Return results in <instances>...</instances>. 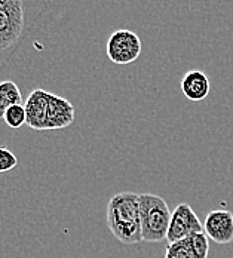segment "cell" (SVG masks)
<instances>
[{
	"label": "cell",
	"mask_w": 233,
	"mask_h": 258,
	"mask_svg": "<svg viewBox=\"0 0 233 258\" xmlns=\"http://www.w3.org/2000/svg\"><path fill=\"white\" fill-rule=\"evenodd\" d=\"M107 226L124 245L143 242L140 223V195L134 191L116 193L107 205Z\"/></svg>",
	"instance_id": "cell-1"
},
{
	"label": "cell",
	"mask_w": 233,
	"mask_h": 258,
	"mask_svg": "<svg viewBox=\"0 0 233 258\" xmlns=\"http://www.w3.org/2000/svg\"><path fill=\"white\" fill-rule=\"evenodd\" d=\"M165 258H193V255H192L187 240L183 239V240L168 243L165 249Z\"/></svg>",
	"instance_id": "cell-12"
},
{
	"label": "cell",
	"mask_w": 233,
	"mask_h": 258,
	"mask_svg": "<svg viewBox=\"0 0 233 258\" xmlns=\"http://www.w3.org/2000/svg\"><path fill=\"white\" fill-rule=\"evenodd\" d=\"M11 2H14V0H0V6H5V5H8Z\"/></svg>",
	"instance_id": "cell-14"
},
{
	"label": "cell",
	"mask_w": 233,
	"mask_h": 258,
	"mask_svg": "<svg viewBox=\"0 0 233 258\" xmlns=\"http://www.w3.org/2000/svg\"><path fill=\"white\" fill-rule=\"evenodd\" d=\"M18 165V159L8 147H0V174L12 171Z\"/></svg>",
	"instance_id": "cell-13"
},
{
	"label": "cell",
	"mask_w": 233,
	"mask_h": 258,
	"mask_svg": "<svg viewBox=\"0 0 233 258\" xmlns=\"http://www.w3.org/2000/svg\"><path fill=\"white\" fill-rule=\"evenodd\" d=\"M211 85L208 76L201 70H192L184 75L182 80V91L190 101H202L209 94Z\"/></svg>",
	"instance_id": "cell-8"
},
{
	"label": "cell",
	"mask_w": 233,
	"mask_h": 258,
	"mask_svg": "<svg viewBox=\"0 0 233 258\" xmlns=\"http://www.w3.org/2000/svg\"><path fill=\"white\" fill-rule=\"evenodd\" d=\"M17 104H23V95L18 85L12 80L0 82V119H3V114L9 107Z\"/></svg>",
	"instance_id": "cell-9"
},
{
	"label": "cell",
	"mask_w": 233,
	"mask_h": 258,
	"mask_svg": "<svg viewBox=\"0 0 233 258\" xmlns=\"http://www.w3.org/2000/svg\"><path fill=\"white\" fill-rule=\"evenodd\" d=\"M3 120L6 122V125L12 129L21 128L23 125H26V108L23 104H17L12 105L6 110V113L3 114Z\"/></svg>",
	"instance_id": "cell-11"
},
{
	"label": "cell",
	"mask_w": 233,
	"mask_h": 258,
	"mask_svg": "<svg viewBox=\"0 0 233 258\" xmlns=\"http://www.w3.org/2000/svg\"><path fill=\"white\" fill-rule=\"evenodd\" d=\"M204 232L208 239L220 245L233 242V214L227 209H214L208 212L204 221Z\"/></svg>",
	"instance_id": "cell-7"
},
{
	"label": "cell",
	"mask_w": 233,
	"mask_h": 258,
	"mask_svg": "<svg viewBox=\"0 0 233 258\" xmlns=\"http://www.w3.org/2000/svg\"><path fill=\"white\" fill-rule=\"evenodd\" d=\"M171 211L166 201L153 193L140 195V223L143 242H162L169 229Z\"/></svg>",
	"instance_id": "cell-2"
},
{
	"label": "cell",
	"mask_w": 233,
	"mask_h": 258,
	"mask_svg": "<svg viewBox=\"0 0 233 258\" xmlns=\"http://www.w3.org/2000/svg\"><path fill=\"white\" fill-rule=\"evenodd\" d=\"M24 30V3L14 0L0 6V51L12 46Z\"/></svg>",
	"instance_id": "cell-4"
},
{
	"label": "cell",
	"mask_w": 233,
	"mask_h": 258,
	"mask_svg": "<svg viewBox=\"0 0 233 258\" xmlns=\"http://www.w3.org/2000/svg\"><path fill=\"white\" fill-rule=\"evenodd\" d=\"M75 122V105L69 100L49 92L45 113V131L70 126Z\"/></svg>",
	"instance_id": "cell-6"
},
{
	"label": "cell",
	"mask_w": 233,
	"mask_h": 258,
	"mask_svg": "<svg viewBox=\"0 0 233 258\" xmlns=\"http://www.w3.org/2000/svg\"><path fill=\"white\" fill-rule=\"evenodd\" d=\"M204 232V224L189 204H180L171 214L169 229L166 233L168 243L183 240L193 233Z\"/></svg>",
	"instance_id": "cell-5"
},
{
	"label": "cell",
	"mask_w": 233,
	"mask_h": 258,
	"mask_svg": "<svg viewBox=\"0 0 233 258\" xmlns=\"http://www.w3.org/2000/svg\"><path fill=\"white\" fill-rule=\"evenodd\" d=\"M141 39L137 33L122 28L114 31L107 40V56L114 64H131L141 55Z\"/></svg>",
	"instance_id": "cell-3"
},
{
	"label": "cell",
	"mask_w": 233,
	"mask_h": 258,
	"mask_svg": "<svg viewBox=\"0 0 233 258\" xmlns=\"http://www.w3.org/2000/svg\"><path fill=\"white\" fill-rule=\"evenodd\" d=\"M189 248L192 251L193 258H208V252H209V240L205 232L193 233L189 237H186Z\"/></svg>",
	"instance_id": "cell-10"
}]
</instances>
